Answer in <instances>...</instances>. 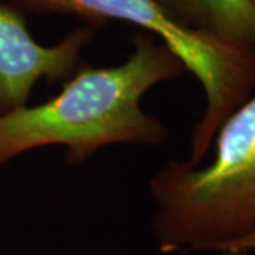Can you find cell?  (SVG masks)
Instances as JSON below:
<instances>
[{
    "mask_svg": "<svg viewBox=\"0 0 255 255\" xmlns=\"http://www.w3.org/2000/svg\"><path fill=\"white\" fill-rule=\"evenodd\" d=\"M98 27L85 23L54 46H43L28 31L24 13L0 3V117L27 107L33 87L41 78L48 82L71 78Z\"/></svg>",
    "mask_w": 255,
    "mask_h": 255,
    "instance_id": "obj_4",
    "label": "cell"
},
{
    "mask_svg": "<svg viewBox=\"0 0 255 255\" xmlns=\"http://www.w3.org/2000/svg\"><path fill=\"white\" fill-rule=\"evenodd\" d=\"M21 13L77 16L101 26L119 20L143 28L179 57L206 94V110L194 125L187 163L199 166L226 119L250 100L255 88V48L221 41L182 27L156 0H7Z\"/></svg>",
    "mask_w": 255,
    "mask_h": 255,
    "instance_id": "obj_3",
    "label": "cell"
},
{
    "mask_svg": "<svg viewBox=\"0 0 255 255\" xmlns=\"http://www.w3.org/2000/svg\"><path fill=\"white\" fill-rule=\"evenodd\" d=\"M254 3H255V0H254Z\"/></svg>",
    "mask_w": 255,
    "mask_h": 255,
    "instance_id": "obj_7",
    "label": "cell"
},
{
    "mask_svg": "<svg viewBox=\"0 0 255 255\" xmlns=\"http://www.w3.org/2000/svg\"><path fill=\"white\" fill-rule=\"evenodd\" d=\"M251 251H255V231L246 238L240 240L237 243L224 248L221 255H248Z\"/></svg>",
    "mask_w": 255,
    "mask_h": 255,
    "instance_id": "obj_6",
    "label": "cell"
},
{
    "mask_svg": "<svg viewBox=\"0 0 255 255\" xmlns=\"http://www.w3.org/2000/svg\"><path fill=\"white\" fill-rule=\"evenodd\" d=\"M152 233L163 253H221L255 231V95L216 135L207 166L170 159L150 179Z\"/></svg>",
    "mask_w": 255,
    "mask_h": 255,
    "instance_id": "obj_2",
    "label": "cell"
},
{
    "mask_svg": "<svg viewBox=\"0 0 255 255\" xmlns=\"http://www.w3.org/2000/svg\"><path fill=\"white\" fill-rule=\"evenodd\" d=\"M182 27L255 48L254 0H156Z\"/></svg>",
    "mask_w": 255,
    "mask_h": 255,
    "instance_id": "obj_5",
    "label": "cell"
},
{
    "mask_svg": "<svg viewBox=\"0 0 255 255\" xmlns=\"http://www.w3.org/2000/svg\"><path fill=\"white\" fill-rule=\"evenodd\" d=\"M132 54L122 64L80 65L54 98L1 115L0 166L44 146H64L67 163L80 164L105 146L162 145L167 128L142 110V98L186 68L147 31L132 37Z\"/></svg>",
    "mask_w": 255,
    "mask_h": 255,
    "instance_id": "obj_1",
    "label": "cell"
}]
</instances>
